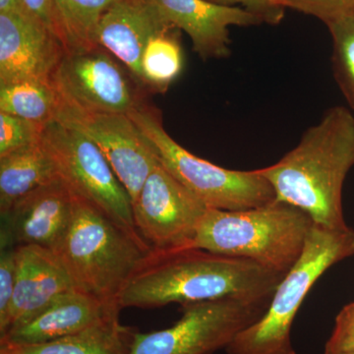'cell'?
I'll list each match as a JSON object with an SVG mask.
<instances>
[{
	"mask_svg": "<svg viewBox=\"0 0 354 354\" xmlns=\"http://www.w3.org/2000/svg\"><path fill=\"white\" fill-rule=\"evenodd\" d=\"M283 274L253 261L185 247L152 250L118 298L120 309H149L235 298L271 302Z\"/></svg>",
	"mask_w": 354,
	"mask_h": 354,
	"instance_id": "obj_1",
	"label": "cell"
},
{
	"mask_svg": "<svg viewBox=\"0 0 354 354\" xmlns=\"http://www.w3.org/2000/svg\"><path fill=\"white\" fill-rule=\"evenodd\" d=\"M354 167V118L344 106L327 109L295 148L258 171L277 199L302 209L319 227L346 230L342 188Z\"/></svg>",
	"mask_w": 354,
	"mask_h": 354,
	"instance_id": "obj_2",
	"label": "cell"
},
{
	"mask_svg": "<svg viewBox=\"0 0 354 354\" xmlns=\"http://www.w3.org/2000/svg\"><path fill=\"white\" fill-rule=\"evenodd\" d=\"M313 225L305 212L277 198L241 211L208 208L191 247L253 261L286 276L301 257Z\"/></svg>",
	"mask_w": 354,
	"mask_h": 354,
	"instance_id": "obj_3",
	"label": "cell"
},
{
	"mask_svg": "<svg viewBox=\"0 0 354 354\" xmlns=\"http://www.w3.org/2000/svg\"><path fill=\"white\" fill-rule=\"evenodd\" d=\"M75 197L71 225L55 254L76 290L109 304L153 250L90 203Z\"/></svg>",
	"mask_w": 354,
	"mask_h": 354,
	"instance_id": "obj_4",
	"label": "cell"
},
{
	"mask_svg": "<svg viewBox=\"0 0 354 354\" xmlns=\"http://www.w3.org/2000/svg\"><path fill=\"white\" fill-rule=\"evenodd\" d=\"M354 255V230L314 223L304 253L274 290L264 315L228 344V354H297L291 327L310 290L332 266Z\"/></svg>",
	"mask_w": 354,
	"mask_h": 354,
	"instance_id": "obj_5",
	"label": "cell"
},
{
	"mask_svg": "<svg viewBox=\"0 0 354 354\" xmlns=\"http://www.w3.org/2000/svg\"><path fill=\"white\" fill-rule=\"evenodd\" d=\"M141 129L160 162L207 208L241 211L276 199L269 181L255 171H232L188 152L165 131L160 111L148 102L128 114Z\"/></svg>",
	"mask_w": 354,
	"mask_h": 354,
	"instance_id": "obj_6",
	"label": "cell"
},
{
	"mask_svg": "<svg viewBox=\"0 0 354 354\" xmlns=\"http://www.w3.org/2000/svg\"><path fill=\"white\" fill-rule=\"evenodd\" d=\"M41 143L58 174L77 197L85 200L114 223L139 234L132 200L99 148L80 132L57 120L44 127Z\"/></svg>",
	"mask_w": 354,
	"mask_h": 354,
	"instance_id": "obj_7",
	"label": "cell"
},
{
	"mask_svg": "<svg viewBox=\"0 0 354 354\" xmlns=\"http://www.w3.org/2000/svg\"><path fill=\"white\" fill-rule=\"evenodd\" d=\"M270 302L235 298L183 306V315L167 329L135 332L128 354H212L227 348L237 335L264 315Z\"/></svg>",
	"mask_w": 354,
	"mask_h": 354,
	"instance_id": "obj_8",
	"label": "cell"
},
{
	"mask_svg": "<svg viewBox=\"0 0 354 354\" xmlns=\"http://www.w3.org/2000/svg\"><path fill=\"white\" fill-rule=\"evenodd\" d=\"M53 81L70 106L95 113L130 114L147 104L146 90L120 60L97 46L66 53Z\"/></svg>",
	"mask_w": 354,
	"mask_h": 354,
	"instance_id": "obj_9",
	"label": "cell"
},
{
	"mask_svg": "<svg viewBox=\"0 0 354 354\" xmlns=\"http://www.w3.org/2000/svg\"><path fill=\"white\" fill-rule=\"evenodd\" d=\"M135 227L156 251L191 247L207 208L158 162L132 204Z\"/></svg>",
	"mask_w": 354,
	"mask_h": 354,
	"instance_id": "obj_10",
	"label": "cell"
},
{
	"mask_svg": "<svg viewBox=\"0 0 354 354\" xmlns=\"http://www.w3.org/2000/svg\"><path fill=\"white\" fill-rule=\"evenodd\" d=\"M55 120L80 132L101 150L133 204L160 162L157 151L134 120L128 114L88 113L62 99Z\"/></svg>",
	"mask_w": 354,
	"mask_h": 354,
	"instance_id": "obj_11",
	"label": "cell"
},
{
	"mask_svg": "<svg viewBox=\"0 0 354 354\" xmlns=\"http://www.w3.org/2000/svg\"><path fill=\"white\" fill-rule=\"evenodd\" d=\"M74 202L62 178L32 191L1 215L0 245H36L55 252L71 225Z\"/></svg>",
	"mask_w": 354,
	"mask_h": 354,
	"instance_id": "obj_12",
	"label": "cell"
},
{
	"mask_svg": "<svg viewBox=\"0 0 354 354\" xmlns=\"http://www.w3.org/2000/svg\"><path fill=\"white\" fill-rule=\"evenodd\" d=\"M64 44L34 14L0 13V85L53 80Z\"/></svg>",
	"mask_w": 354,
	"mask_h": 354,
	"instance_id": "obj_13",
	"label": "cell"
},
{
	"mask_svg": "<svg viewBox=\"0 0 354 354\" xmlns=\"http://www.w3.org/2000/svg\"><path fill=\"white\" fill-rule=\"evenodd\" d=\"M174 28L156 0H116L102 16L97 44L118 58L142 85L141 62L147 44L156 35Z\"/></svg>",
	"mask_w": 354,
	"mask_h": 354,
	"instance_id": "obj_14",
	"label": "cell"
},
{
	"mask_svg": "<svg viewBox=\"0 0 354 354\" xmlns=\"http://www.w3.org/2000/svg\"><path fill=\"white\" fill-rule=\"evenodd\" d=\"M165 17L188 35L192 48L203 60L230 57V28L248 27L263 22L255 14L239 6H223L207 0H156Z\"/></svg>",
	"mask_w": 354,
	"mask_h": 354,
	"instance_id": "obj_15",
	"label": "cell"
},
{
	"mask_svg": "<svg viewBox=\"0 0 354 354\" xmlns=\"http://www.w3.org/2000/svg\"><path fill=\"white\" fill-rule=\"evenodd\" d=\"M16 255L17 277L12 304L0 337L31 320L62 293L75 288L64 263L53 251L21 245L16 246Z\"/></svg>",
	"mask_w": 354,
	"mask_h": 354,
	"instance_id": "obj_16",
	"label": "cell"
},
{
	"mask_svg": "<svg viewBox=\"0 0 354 354\" xmlns=\"http://www.w3.org/2000/svg\"><path fill=\"white\" fill-rule=\"evenodd\" d=\"M115 311H120L118 305L106 304L73 288L55 298L27 323L0 337V344L28 346L55 341L78 334Z\"/></svg>",
	"mask_w": 354,
	"mask_h": 354,
	"instance_id": "obj_17",
	"label": "cell"
},
{
	"mask_svg": "<svg viewBox=\"0 0 354 354\" xmlns=\"http://www.w3.org/2000/svg\"><path fill=\"white\" fill-rule=\"evenodd\" d=\"M118 314L113 312L92 327L55 341L28 346L0 344V354H128L135 332L121 325Z\"/></svg>",
	"mask_w": 354,
	"mask_h": 354,
	"instance_id": "obj_18",
	"label": "cell"
},
{
	"mask_svg": "<svg viewBox=\"0 0 354 354\" xmlns=\"http://www.w3.org/2000/svg\"><path fill=\"white\" fill-rule=\"evenodd\" d=\"M58 178L57 165L41 142L0 157V216L21 198Z\"/></svg>",
	"mask_w": 354,
	"mask_h": 354,
	"instance_id": "obj_19",
	"label": "cell"
},
{
	"mask_svg": "<svg viewBox=\"0 0 354 354\" xmlns=\"http://www.w3.org/2000/svg\"><path fill=\"white\" fill-rule=\"evenodd\" d=\"M116 0H50L53 32L66 53L97 48V30L104 14Z\"/></svg>",
	"mask_w": 354,
	"mask_h": 354,
	"instance_id": "obj_20",
	"label": "cell"
},
{
	"mask_svg": "<svg viewBox=\"0 0 354 354\" xmlns=\"http://www.w3.org/2000/svg\"><path fill=\"white\" fill-rule=\"evenodd\" d=\"M62 95L53 80H25L0 85V113L46 125L55 120Z\"/></svg>",
	"mask_w": 354,
	"mask_h": 354,
	"instance_id": "obj_21",
	"label": "cell"
},
{
	"mask_svg": "<svg viewBox=\"0 0 354 354\" xmlns=\"http://www.w3.org/2000/svg\"><path fill=\"white\" fill-rule=\"evenodd\" d=\"M180 30L174 28L150 39L141 62V82L148 92L165 94L183 70Z\"/></svg>",
	"mask_w": 354,
	"mask_h": 354,
	"instance_id": "obj_22",
	"label": "cell"
},
{
	"mask_svg": "<svg viewBox=\"0 0 354 354\" xmlns=\"http://www.w3.org/2000/svg\"><path fill=\"white\" fill-rule=\"evenodd\" d=\"M327 26L332 35L335 79L354 111V9Z\"/></svg>",
	"mask_w": 354,
	"mask_h": 354,
	"instance_id": "obj_23",
	"label": "cell"
},
{
	"mask_svg": "<svg viewBox=\"0 0 354 354\" xmlns=\"http://www.w3.org/2000/svg\"><path fill=\"white\" fill-rule=\"evenodd\" d=\"M46 125L0 113V157L41 142Z\"/></svg>",
	"mask_w": 354,
	"mask_h": 354,
	"instance_id": "obj_24",
	"label": "cell"
},
{
	"mask_svg": "<svg viewBox=\"0 0 354 354\" xmlns=\"http://www.w3.org/2000/svg\"><path fill=\"white\" fill-rule=\"evenodd\" d=\"M17 277L16 247L0 245V332L6 328Z\"/></svg>",
	"mask_w": 354,
	"mask_h": 354,
	"instance_id": "obj_25",
	"label": "cell"
},
{
	"mask_svg": "<svg viewBox=\"0 0 354 354\" xmlns=\"http://www.w3.org/2000/svg\"><path fill=\"white\" fill-rule=\"evenodd\" d=\"M288 8L314 16L326 25L354 9V0H291Z\"/></svg>",
	"mask_w": 354,
	"mask_h": 354,
	"instance_id": "obj_26",
	"label": "cell"
},
{
	"mask_svg": "<svg viewBox=\"0 0 354 354\" xmlns=\"http://www.w3.org/2000/svg\"><path fill=\"white\" fill-rule=\"evenodd\" d=\"M354 349V301L341 310L335 328L326 344L325 353H344Z\"/></svg>",
	"mask_w": 354,
	"mask_h": 354,
	"instance_id": "obj_27",
	"label": "cell"
},
{
	"mask_svg": "<svg viewBox=\"0 0 354 354\" xmlns=\"http://www.w3.org/2000/svg\"><path fill=\"white\" fill-rule=\"evenodd\" d=\"M223 6H239L257 15L268 24H279L283 18L286 7L281 0H207Z\"/></svg>",
	"mask_w": 354,
	"mask_h": 354,
	"instance_id": "obj_28",
	"label": "cell"
},
{
	"mask_svg": "<svg viewBox=\"0 0 354 354\" xmlns=\"http://www.w3.org/2000/svg\"><path fill=\"white\" fill-rule=\"evenodd\" d=\"M24 2L28 8L30 9V11H31L36 17H38L51 32H53L50 0H24ZM55 36H57V35H55Z\"/></svg>",
	"mask_w": 354,
	"mask_h": 354,
	"instance_id": "obj_29",
	"label": "cell"
},
{
	"mask_svg": "<svg viewBox=\"0 0 354 354\" xmlns=\"http://www.w3.org/2000/svg\"><path fill=\"white\" fill-rule=\"evenodd\" d=\"M30 12L31 11L26 6L24 0H0V13L25 14Z\"/></svg>",
	"mask_w": 354,
	"mask_h": 354,
	"instance_id": "obj_30",
	"label": "cell"
},
{
	"mask_svg": "<svg viewBox=\"0 0 354 354\" xmlns=\"http://www.w3.org/2000/svg\"><path fill=\"white\" fill-rule=\"evenodd\" d=\"M325 354H354V349H353V351H344V353H325Z\"/></svg>",
	"mask_w": 354,
	"mask_h": 354,
	"instance_id": "obj_31",
	"label": "cell"
},
{
	"mask_svg": "<svg viewBox=\"0 0 354 354\" xmlns=\"http://www.w3.org/2000/svg\"><path fill=\"white\" fill-rule=\"evenodd\" d=\"M281 3H283V6L286 7L288 6V2L291 1V0H281Z\"/></svg>",
	"mask_w": 354,
	"mask_h": 354,
	"instance_id": "obj_32",
	"label": "cell"
}]
</instances>
